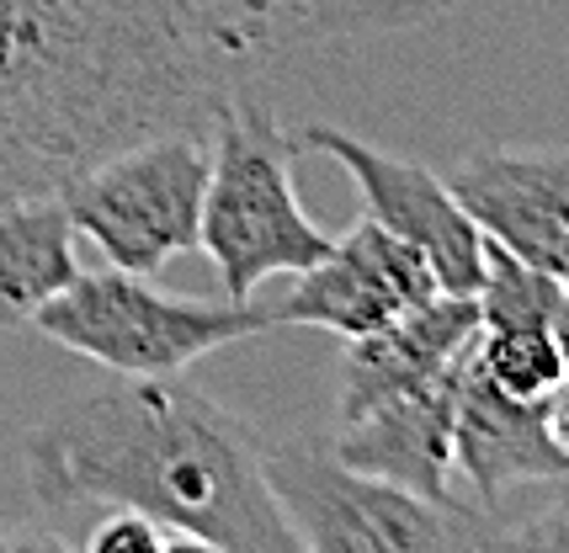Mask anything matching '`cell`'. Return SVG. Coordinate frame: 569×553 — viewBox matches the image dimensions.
I'll use <instances>...</instances> for the list:
<instances>
[{
  "label": "cell",
  "mask_w": 569,
  "mask_h": 553,
  "mask_svg": "<svg viewBox=\"0 0 569 553\" xmlns=\"http://www.w3.org/2000/svg\"><path fill=\"white\" fill-rule=\"evenodd\" d=\"M277 49L267 0H0V202L101 154L208 133Z\"/></svg>",
  "instance_id": "6da1fadb"
},
{
  "label": "cell",
  "mask_w": 569,
  "mask_h": 553,
  "mask_svg": "<svg viewBox=\"0 0 569 553\" xmlns=\"http://www.w3.org/2000/svg\"><path fill=\"white\" fill-rule=\"evenodd\" d=\"M22 463L49 511L128 505L187 553H303L267 479V436L181 373L70 400L22 436Z\"/></svg>",
  "instance_id": "7a4b0ae2"
},
{
  "label": "cell",
  "mask_w": 569,
  "mask_h": 553,
  "mask_svg": "<svg viewBox=\"0 0 569 553\" xmlns=\"http://www.w3.org/2000/svg\"><path fill=\"white\" fill-rule=\"evenodd\" d=\"M208 198L198 251L213 261L229 299H256L267 276H298L330 251L293 187V133L261 97H234L208 128Z\"/></svg>",
  "instance_id": "3957f363"
},
{
  "label": "cell",
  "mask_w": 569,
  "mask_h": 553,
  "mask_svg": "<svg viewBox=\"0 0 569 553\" xmlns=\"http://www.w3.org/2000/svg\"><path fill=\"white\" fill-rule=\"evenodd\" d=\"M32 325L53 346L118 378H171L234 341L272 330V309L261 299H187L154 288L139 272L101 267L74 272L70 288H59L32 314Z\"/></svg>",
  "instance_id": "277c9868"
},
{
  "label": "cell",
  "mask_w": 569,
  "mask_h": 553,
  "mask_svg": "<svg viewBox=\"0 0 569 553\" xmlns=\"http://www.w3.org/2000/svg\"><path fill=\"white\" fill-rule=\"evenodd\" d=\"M267 479L303 553H442L500 549L479 505L426 501L351 469L330 442H267Z\"/></svg>",
  "instance_id": "5b68a950"
},
{
  "label": "cell",
  "mask_w": 569,
  "mask_h": 553,
  "mask_svg": "<svg viewBox=\"0 0 569 553\" xmlns=\"http://www.w3.org/2000/svg\"><path fill=\"white\" fill-rule=\"evenodd\" d=\"M208 133H154L139 144L101 154L59 192L107 267L154 276L176 255L198 251L202 240V198H208Z\"/></svg>",
  "instance_id": "8992f818"
},
{
  "label": "cell",
  "mask_w": 569,
  "mask_h": 553,
  "mask_svg": "<svg viewBox=\"0 0 569 553\" xmlns=\"http://www.w3.org/2000/svg\"><path fill=\"white\" fill-rule=\"evenodd\" d=\"M298 150L330 154L351 177L357 198L368 208V219L395 229L399 240H410L431 261V272L442 282V293H473L479 267H485V234L469 219V208L458 202L452 181H442L431 165L410 154L378 150L362 133L336 123H309L293 133Z\"/></svg>",
  "instance_id": "52a82bcc"
},
{
  "label": "cell",
  "mask_w": 569,
  "mask_h": 553,
  "mask_svg": "<svg viewBox=\"0 0 569 553\" xmlns=\"http://www.w3.org/2000/svg\"><path fill=\"white\" fill-rule=\"evenodd\" d=\"M437 293H442V282L431 272V261L410 240H399L395 229H383L378 219L362 213L267 309H272V330L309 325L325 335H341V341H357V335L383 330L389 320L431 303Z\"/></svg>",
  "instance_id": "ba28073f"
},
{
  "label": "cell",
  "mask_w": 569,
  "mask_h": 553,
  "mask_svg": "<svg viewBox=\"0 0 569 553\" xmlns=\"http://www.w3.org/2000/svg\"><path fill=\"white\" fill-rule=\"evenodd\" d=\"M447 181L485 240L569 282V150L490 144L463 154Z\"/></svg>",
  "instance_id": "9c48e42d"
},
{
  "label": "cell",
  "mask_w": 569,
  "mask_h": 553,
  "mask_svg": "<svg viewBox=\"0 0 569 553\" xmlns=\"http://www.w3.org/2000/svg\"><path fill=\"white\" fill-rule=\"evenodd\" d=\"M452 474L479 505L506 501L517 484H565L569 453L548 431V400H517L490 378L463 368L452 410Z\"/></svg>",
  "instance_id": "30bf717a"
},
{
  "label": "cell",
  "mask_w": 569,
  "mask_h": 553,
  "mask_svg": "<svg viewBox=\"0 0 569 553\" xmlns=\"http://www.w3.org/2000/svg\"><path fill=\"white\" fill-rule=\"evenodd\" d=\"M479 341V303L473 293H437L431 303L347 341L341 352V389L336 421H357L372 404L426 389L431 378L452 373Z\"/></svg>",
  "instance_id": "8fae6325"
},
{
  "label": "cell",
  "mask_w": 569,
  "mask_h": 553,
  "mask_svg": "<svg viewBox=\"0 0 569 553\" xmlns=\"http://www.w3.org/2000/svg\"><path fill=\"white\" fill-rule=\"evenodd\" d=\"M469 356L452 373L431 378L426 389H410L399 400L372 404L357 421H341L330 448L347 458L351 469L389 479L410 495L458 501L452 495V479H458L452 474V410H458V378L469 368Z\"/></svg>",
  "instance_id": "7c38bea8"
},
{
  "label": "cell",
  "mask_w": 569,
  "mask_h": 553,
  "mask_svg": "<svg viewBox=\"0 0 569 553\" xmlns=\"http://www.w3.org/2000/svg\"><path fill=\"white\" fill-rule=\"evenodd\" d=\"M74 261V219L59 192L0 202V320H27L70 288Z\"/></svg>",
  "instance_id": "4fadbf2b"
},
{
  "label": "cell",
  "mask_w": 569,
  "mask_h": 553,
  "mask_svg": "<svg viewBox=\"0 0 569 553\" xmlns=\"http://www.w3.org/2000/svg\"><path fill=\"white\" fill-rule=\"evenodd\" d=\"M277 17V38L303 43H362L389 32H416L437 22L458 0H267Z\"/></svg>",
  "instance_id": "5bb4252c"
},
{
  "label": "cell",
  "mask_w": 569,
  "mask_h": 553,
  "mask_svg": "<svg viewBox=\"0 0 569 553\" xmlns=\"http://www.w3.org/2000/svg\"><path fill=\"white\" fill-rule=\"evenodd\" d=\"M559 293H565L559 276H548L543 267L511 255L496 240H485V267L473 282L479 330H548Z\"/></svg>",
  "instance_id": "9a60e30c"
},
{
  "label": "cell",
  "mask_w": 569,
  "mask_h": 553,
  "mask_svg": "<svg viewBox=\"0 0 569 553\" xmlns=\"http://www.w3.org/2000/svg\"><path fill=\"white\" fill-rule=\"evenodd\" d=\"M473 368L517 400H548L569 373L553 330H479Z\"/></svg>",
  "instance_id": "2e32d148"
},
{
  "label": "cell",
  "mask_w": 569,
  "mask_h": 553,
  "mask_svg": "<svg viewBox=\"0 0 569 553\" xmlns=\"http://www.w3.org/2000/svg\"><path fill=\"white\" fill-rule=\"evenodd\" d=\"M86 553H187V543L144 511L107 505V516L86 532Z\"/></svg>",
  "instance_id": "e0dca14e"
},
{
  "label": "cell",
  "mask_w": 569,
  "mask_h": 553,
  "mask_svg": "<svg viewBox=\"0 0 569 553\" xmlns=\"http://www.w3.org/2000/svg\"><path fill=\"white\" fill-rule=\"evenodd\" d=\"M500 549H548V553H569V479L559 484V495L521 527L500 532Z\"/></svg>",
  "instance_id": "ac0fdd59"
},
{
  "label": "cell",
  "mask_w": 569,
  "mask_h": 553,
  "mask_svg": "<svg viewBox=\"0 0 569 553\" xmlns=\"http://www.w3.org/2000/svg\"><path fill=\"white\" fill-rule=\"evenodd\" d=\"M548 431H553V442L569 453V373H565V383L548 394Z\"/></svg>",
  "instance_id": "d6986e66"
},
{
  "label": "cell",
  "mask_w": 569,
  "mask_h": 553,
  "mask_svg": "<svg viewBox=\"0 0 569 553\" xmlns=\"http://www.w3.org/2000/svg\"><path fill=\"white\" fill-rule=\"evenodd\" d=\"M548 330H553L559 356H565V368H569V282H565V293H559V303H553V320H548Z\"/></svg>",
  "instance_id": "ffe728a7"
}]
</instances>
